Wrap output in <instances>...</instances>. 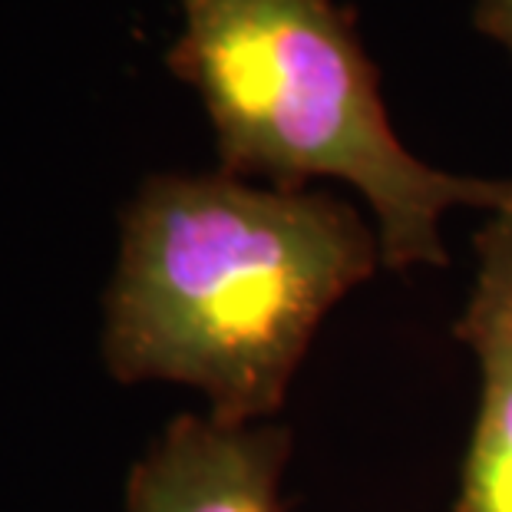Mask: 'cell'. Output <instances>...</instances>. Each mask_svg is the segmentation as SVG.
<instances>
[{
    "instance_id": "cell-1",
    "label": "cell",
    "mask_w": 512,
    "mask_h": 512,
    "mask_svg": "<svg viewBox=\"0 0 512 512\" xmlns=\"http://www.w3.org/2000/svg\"><path fill=\"white\" fill-rule=\"evenodd\" d=\"M380 265L377 228L337 195L152 176L123 212L106 364L202 390L228 427L265 423L328 311Z\"/></svg>"
},
{
    "instance_id": "cell-2",
    "label": "cell",
    "mask_w": 512,
    "mask_h": 512,
    "mask_svg": "<svg viewBox=\"0 0 512 512\" xmlns=\"http://www.w3.org/2000/svg\"><path fill=\"white\" fill-rule=\"evenodd\" d=\"M169 70L215 129L222 172L298 192L308 179L351 182L374 209L390 271L446 265L443 212H512V179L433 169L400 143L377 67L334 0H179Z\"/></svg>"
},
{
    "instance_id": "cell-3",
    "label": "cell",
    "mask_w": 512,
    "mask_h": 512,
    "mask_svg": "<svg viewBox=\"0 0 512 512\" xmlns=\"http://www.w3.org/2000/svg\"><path fill=\"white\" fill-rule=\"evenodd\" d=\"M285 427H228L212 417H179L133 466L129 512H285L281 473Z\"/></svg>"
},
{
    "instance_id": "cell-4",
    "label": "cell",
    "mask_w": 512,
    "mask_h": 512,
    "mask_svg": "<svg viewBox=\"0 0 512 512\" xmlns=\"http://www.w3.org/2000/svg\"><path fill=\"white\" fill-rule=\"evenodd\" d=\"M476 285L456 337L479 364V410L453 512H512V212L473 235Z\"/></svg>"
},
{
    "instance_id": "cell-5",
    "label": "cell",
    "mask_w": 512,
    "mask_h": 512,
    "mask_svg": "<svg viewBox=\"0 0 512 512\" xmlns=\"http://www.w3.org/2000/svg\"><path fill=\"white\" fill-rule=\"evenodd\" d=\"M476 27L512 53V0H476Z\"/></svg>"
}]
</instances>
